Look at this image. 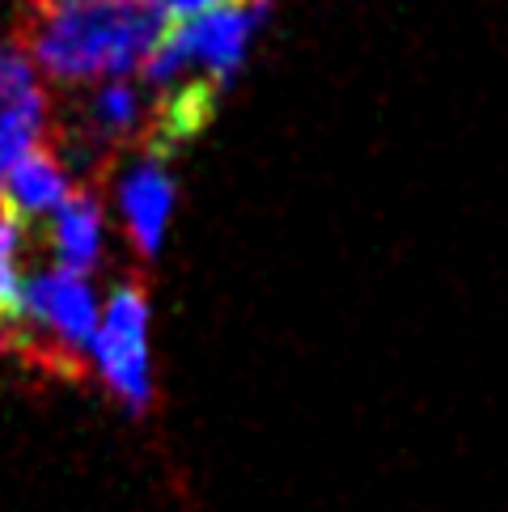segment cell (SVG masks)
I'll list each match as a JSON object with an SVG mask.
<instances>
[{
	"label": "cell",
	"instance_id": "obj_1",
	"mask_svg": "<svg viewBox=\"0 0 508 512\" xmlns=\"http://www.w3.org/2000/svg\"><path fill=\"white\" fill-rule=\"evenodd\" d=\"M170 17H161L144 0H81L47 22H22L17 43L60 85L119 81L127 72H144L157 47L170 34Z\"/></svg>",
	"mask_w": 508,
	"mask_h": 512
},
{
	"label": "cell",
	"instance_id": "obj_2",
	"mask_svg": "<svg viewBox=\"0 0 508 512\" xmlns=\"http://www.w3.org/2000/svg\"><path fill=\"white\" fill-rule=\"evenodd\" d=\"M98 335V301L85 276L72 271H39L22 284V314L9 322V356L22 360L30 373L81 381L85 347Z\"/></svg>",
	"mask_w": 508,
	"mask_h": 512
},
{
	"label": "cell",
	"instance_id": "obj_3",
	"mask_svg": "<svg viewBox=\"0 0 508 512\" xmlns=\"http://www.w3.org/2000/svg\"><path fill=\"white\" fill-rule=\"evenodd\" d=\"M98 373L132 415L153 407V369H149V284L127 276L106 305L102 331L94 335Z\"/></svg>",
	"mask_w": 508,
	"mask_h": 512
},
{
	"label": "cell",
	"instance_id": "obj_4",
	"mask_svg": "<svg viewBox=\"0 0 508 512\" xmlns=\"http://www.w3.org/2000/svg\"><path fill=\"white\" fill-rule=\"evenodd\" d=\"M51 94L22 43H0V157L5 166L47 136Z\"/></svg>",
	"mask_w": 508,
	"mask_h": 512
},
{
	"label": "cell",
	"instance_id": "obj_5",
	"mask_svg": "<svg viewBox=\"0 0 508 512\" xmlns=\"http://www.w3.org/2000/svg\"><path fill=\"white\" fill-rule=\"evenodd\" d=\"M72 187H77V182H72L64 161L56 157V149H51L43 136L39 144H30L22 157L9 161L5 187H0V208L17 216L22 225H30V221H43V216L56 212L72 195Z\"/></svg>",
	"mask_w": 508,
	"mask_h": 512
},
{
	"label": "cell",
	"instance_id": "obj_6",
	"mask_svg": "<svg viewBox=\"0 0 508 512\" xmlns=\"http://www.w3.org/2000/svg\"><path fill=\"white\" fill-rule=\"evenodd\" d=\"M119 208H123V229L127 242L136 246L140 259H153L161 250V233L174 212V178L166 170V161L144 157L140 166L127 170L119 187Z\"/></svg>",
	"mask_w": 508,
	"mask_h": 512
},
{
	"label": "cell",
	"instance_id": "obj_7",
	"mask_svg": "<svg viewBox=\"0 0 508 512\" xmlns=\"http://www.w3.org/2000/svg\"><path fill=\"white\" fill-rule=\"evenodd\" d=\"M47 246L56 254V267L85 276L102 259V191L98 187H72V195L51 212Z\"/></svg>",
	"mask_w": 508,
	"mask_h": 512
},
{
	"label": "cell",
	"instance_id": "obj_8",
	"mask_svg": "<svg viewBox=\"0 0 508 512\" xmlns=\"http://www.w3.org/2000/svg\"><path fill=\"white\" fill-rule=\"evenodd\" d=\"M22 237H26V225L0 208V326L17 322V314H22V276H17Z\"/></svg>",
	"mask_w": 508,
	"mask_h": 512
},
{
	"label": "cell",
	"instance_id": "obj_9",
	"mask_svg": "<svg viewBox=\"0 0 508 512\" xmlns=\"http://www.w3.org/2000/svg\"><path fill=\"white\" fill-rule=\"evenodd\" d=\"M149 9H157L161 17H170V22H187V17L212 9L216 0H144Z\"/></svg>",
	"mask_w": 508,
	"mask_h": 512
},
{
	"label": "cell",
	"instance_id": "obj_10",
	"mask_svg": "<svg viewBox=\"0 0 508 512\" xmlns=\"http://www.w3.org/2000/svg\"><path fill=\"white\" fill-rule=\"evenodd\" d=\"M72 5H81V0H22V22H47V17H56Z\"/></svg>",
	"mask_w": 508,
	"mask_h": 512
},
{
	"label": "cell",
	"instance_id": "obj_11",
	"mask_svg": "<svg viewBox=\"0 0 508 512\" xmlns=\"http://www.w3.org/2000/svg\"><path fill=\"white\" fill-rule=\"evenodd\" d=\"M5 170H9V166H5V157H0V187H5Z\"/></svg>",
	"mask_w": 508,
	"mask_h": 512
}]
</instances>
